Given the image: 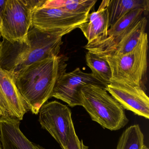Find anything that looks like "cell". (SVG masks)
<instances>
[{
	"instance_id": "6",
	"label": "cell",
	"mask_w": 149,
	"mask_h": 149,
	"mask_svg": "<svg viewBox=\"0 0 149 149\" xmlns=\"http://www.w3.org/2000/svg\"><path fill=\"white\" fill-rule=\"evenodd\" d=\"M88 15L71 13L42 5L33 10L31 26L42 30H64L70 33L86 22Z\"/></svg>"
},
{
	"instance_id": "8",
	"label": "cell",
	"mask_w": 149,
	"mask_h": 149,
	"mask_svg": "<svg viewBox=\"0 0 149 149\" xmlns=\"http://www.w3.org/2000/svg\"><path fill=\"white\" fill-rule=\"evenodd\" d=\"M28 111L13 76L0 68V118H8L20 121Z\"/></svg>"
},
{
	"instance_id": "17",
	"label": "cell",
	"mask_w": 149,
	"mask_h": 149,
	"mask_svg": "<svg viewBox=\"0 0 149 149\" xmlns=\"http://www.w3.org/2000/svg\"><path fill=\"white\" fill-rule=\"evenodd\" d=\"M88 146L84 143L82 140H80L76 133L73 120L70 125L68 138L65 149H88Z\"/></svg>"
},
{
	"instance_id": "18",
	"label": "cell",
	"mask_w": 149,
	"mask_h": 149,
	"mask_svg": "<svg viewBox=\"0 0 149 149\" xmlns=\"http://www.w3.org/2000/svg\"><path fill=\"white\" fill-rule=\"evenodd\" d=\"M7 1V0H2V1L0 0V26L1 24L2 15L5 10Z\"/></svg>"
},
{
	"instance_id": "15",
	"label": "cell",
	"mask_w": 149,
	"mask_h": 149,
	"mask_svg": "<svg viewBox=\"0 0 149 149\" xmlns=\"http://www.w3.org/2000/svg\"><path fill=\"white\" fill-rule=\"evenodd\" d=\"M96 0H45L42 6L60 8L76 14L88 15Z\"/></svg>"
},
{
	"instance_id": "7",
	"label": "cell",
	"mask_w": 149,
	"mask_h": 149,
	"mask_svg": "<svg viewBox=\"0 0 149 149\" xmlns=\"http://www.w3.org/2000/svg\"><path fill=\"white\" fill-rule=\"evenodd\" d=\"M88 84H96L105 88L91 73H85L77 68L70 72H65L57 80L52 97L65 102L71 107L82 106L80 91Z\"/></svg>"
},
{
	"instance_id": "21",
	"label": "cell",
	"mask_w": 149,
	"mask_h": 149,
	"mask_svg": "<svg viewBox=\"0 0 149 149\" xmlns=\"http://www.w3.org/2000/svg\"><path fill=\"white\" fill-rule=\"evenodd\" d=\"M0 149H2V146H1V139H0Z\"/></svg>"
},
{
	"instance_id": "16",
	"label": "cell",
	"mask_w": 149,
	"mask_h": 149,
	"mask_svg": "<svg viewBox=\"0 0 149 149\" xmlns=\"http://www.w3.org/2000/svg\"><path fill=\"white\" fill-rule=\"evenodd\" d=\"M144 135L139 125L126 128L119 138L116 149H143Z\"/></svg>"
},
{
	"instance_id": "12",
	"label": "cell",
	"mask_w": 149,
	"mask_h": 149,
	"mask_svg": "<svg viewBox=\"0 0 149 149\" xmlns=\"http://www.w3.org/2000/svg\"><path fill=\"white\" fill-rule=\"evenodd\" d=\"M147 23V19L143 17L116 46L103 56H121L132 51L145 33Z\"/></svg>"
},
{
	"instance_id": "1",
	"label": "cell",
	"mask_w": 149,
	"mask_h": 149,
	"mask_svg": "<svg viewBox=\"0 0 149 149\" xmlns=\"http://www.w3.org/2000/svg\"><path fill=\"white\" fill-rule=\"evenodd\" d=\"M68 58L62 55L34 63L12 75L29 111L37 115L52 97L56 83L66 72Z\"/></svg>"
},
{
	"instance_id": "10",
	"label": "cell",
	"mask_w": 149,
	"mask_h": 149,
	"mask_svg": "<svg viewBox=\"0 0 149 149\" xmlns=\"http://www.w3.org/2000/svg\"><path fill=\"white\" fill-rule=\"evenodd\" d=\"M108 2L109 0L102 1L97 11L89 14L86 22L78 27L88 40L87 44L100 41L107 37L110 28Z\"/></svg>"
},
{
	"instance_id": "11",
	"label": "cell",
	"mask_w": 149,
	"mask_h": 149,
	"mask_svg": "<svg viewBox=\"0 0 149 149\" xmlns=\"http://www.w3.org/2000/svg\"><path fill=\"white\" fill-rule=\"evenodd\" d=\"M19 120L0 118V139L2 149H45L29 140L20 129Z\"/></svg>"
},
{
	"instance_id": "4",
	"label": "cell",
	"mask_w": 149,
	"mask_h": 149,
	"mask_svg": "<svg viewBox=\"0 0 149 149\" xmlns=\"http://www.w3.org/2000/svg\"><path fill=\"white\" fill-rule=\"evenodd\" d=\"M45 0H7L0 29L1 37L8 41H24L32 26L33 10Z\"/></svg>"
},
{
	"instance_id": "14",
	"label": "cell",
	"mask_w": 149,
	"mask_h": 149,
	"mask_svg": "<svg viewBox=\"0 0 149 149\" xmlns=\"http://www.w3.org/2000/svg\"><path fill=\"white\" fill-rule=\"evenodd\" d=\"M85 58L87 65L91 70V74L106 88L111 83L112 77L111 69L107 60L104 57L90 51L87 52Z\"/></svg>"
},
{
	"instance_id": "20",
	"label": "cell",
	"mask_w": 149,
	"mask_h": 149,
	"mask_svg": "<svg viewBox=\"0 0 149 149\" xmlns=\"http://www.w3.org/2000/svg\"><path fill=\"white\" fill-rule=\"evenodd\" d=\"M1 29H0V45H1Z\"/></svg>"
},
{
	"instance_id": "3",
	"label": "cell",
	"mask_w": 149,
	"mask_h": 149,
	"mask_svg": "<svg viewBox=\"0 0 149 149\" xmlns=\"http://www.w3.org/2000/svg\"><path fill=\"white\" fill-rule=\"evenodd\" d=\"M148 40L146 33L136 47L121 56L104 57L111 69V83L122 84L143 88L147 71Z\"/></svg>"
},
{
	"instance_id": "9",
	"label": "cell",
	"mask_w": 149,
	"mask_h": 149,
	"mask_svg": "<svg viewBox=\"0 0 149 149\" xmlns=\"http://www.w3.org/2000/svg\"><path fill=\"white\" fill-rule=\"evenodd\" d=\"M105 89L124 109L149 119V98L143 88L111 83L106 86Z\"/></svg>"
},
{
	"instance_id": "2",
	"label": "cell",
	"mask_w": 149,
	"mask_h": 149,
	"mask_svg": "<svg viewBox=\"0 0 149 149\" xmlns=\"http://www.w3.org/2000/svg\"><path fill=\"white\" fill-rule=\"evenodd\" d=\"M80 95L82 106L93 121L104 129L118 130L129 123L124 109L104 87L88 84L81 89Z\"/></svg>"
},
{
	"instance_id": "5",
	"label": "cell",
	"mask_w": 149,
	"mask_h": 149,
	"mask_svg": "<svg viewBox=\"0 0 149 149\" xmlns=\"http://www.w3.org/2000/svg\"><path fill=\"white\" fill-rule=\"evenodd\" d=\"M38 114L42 128L56 140L62 149H65L72 120L70 109L58 101H53L45 103Z\"/></svg>"
},
{
	"instance_id": "13",
	"label": "cell",
	"mask_w": 149,
	"mask_h": 149,
	"mask_svg": "<svg viewBox=\"0 0 149 149\" xmlns=\"http://www.w3.org/2000/svg\"><path fill=\"white\" fill-rule=\"evenodd\" d=\"M142 9L149 11L148 0H109L108 11L110 27L132 10Z\"/></svg>"
},
{
	"instance_id": "19",
	"label": "cell",
	"mask_w": 149,
	"mask_h": 149,
	"mask_svg": "<svg viewBox=\"0 0 149 149\" xmlns=\"http://www.w3.org/2000/svg\"><path fill=\"white\" fill-rule=\"evenodd\" d=\"M143 149H148V147H147V146H146V145H144L143 146Z\"/></svg>"
}]
</instances>
